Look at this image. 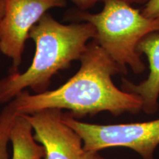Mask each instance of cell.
<instances>
[{
    "label": "cell",
    "instance_id": "6da1fadb",
    "mask_svg": "<svg viewBox=\"0 0 159 159\" xmlns=\"http://www.w3.org/2000/svg\"><path fill=\"white\" fill-rule=\"evenodd\" d=\"M75 75L56 89L30 94L23 91L11 102L19 114H32L45 109H66L73 116L108 111L114 116L142 111V99L115 85L112 77L122 74L118 65L97 43H89L80 59Z\"/></svg>",
    "mask_w": 159,
    "mask_h": 159
},
{
    "label": "cell",
    "instance_id": "7a4b0ae2",
    "mask_svg": "<svg viewBox=\"0 0 159 159\" xmlns=\"http://www.w3.org/2000/svg\"><path fill=\"white\" fill-rule=\"evenodd\" d=\"M95 34L90 23L63 25L46 13L30 33L35 51L29 68L22 73L11 71L0 79V104L11 102L27 88L35 93L45 91L54 75L80 61Z\"/></svg>",
    "mask_w": 159,
    "mask_h": 159
},
{
    "label": "cell",
    "instance_id": "3957f363",
    "mask_svg": "<svg viewBox=\"0 0 159 159\" xmlns=\"http://www.w3.org/2000/svg\"><path fill=\"white\" fill-rule=\"evenodd\" d=\"M98 13H77V18L94 26V41L126 74L129 67L141 74L146 66L137 50L139 43L146 35L159 33V20L145 17L142 11L124 0H103Z\"/></svg>",
    "mask_w": 159,
    "mask_h": 159
},
{
    "label": "cell",
    "instance_id": "277c9868",
    "mask_svg": "<svg viewBox=\"0 0 159 159\" xmlns=\"http://www.w3.org/2000/svg\"><path fill=\"white\" fill-rule=\"evenodd\" d=\"M62 119L79 134L84 149L91 153L110 148H125L135 151L142 159H154L159 145V119L114 125L83 122L71 114H63Z\"/></svg>",
    "mask_w": 159,
    "mask_h": 159
},
{
    "label": "cell",
    "instance_id": "5b68a950",
    "mask_svg": "<svg viewBox=\"0 0 159 159\" xmlns=\"http://www.w3.org/2000/svg\"><path fill=\"white\" fill-rule=\"evenodd\" d=\"M66 5V0H5L0 26V52L11 59L13 71H17L21 65L32 28L49 10Z\"/></svg>",
    "mask_w": 159,
    "mask_h": 159
},
{
    "label": "cell",
    "instance_id": "8992f818",
    "mask_svg": "<svg viewBox=\"0 0 159 159\" xmlns=\"http://www.w3.org/2000/svg\"><path fill=\"white\" fill-rule=\"evenodd\" d=\"M25 116L44 149L45 159H91L96 154L85 150L81 137L63 122L62 110L45 109Z\"/></svg>",
    "mask_w": 159,
    "mask_h": 159
},
{
    "label": "cell",
    "instance_id": "52a82bcc",
    "mask_svg": "<svg viewBox=\"0 0 159 159\" xmlns=\"http://www.w3.org/2000/svg\"><path fill=\"white\" fill-rule=\"evenodd\" d=\"M140 55L148 57V78L138 84L122 78V89L140 97L142 111L146 114H155L159 108V33H152L141 40L137 47Z\"/></svg>",
    "mask_w": 159,
    "mask_h": 159
},
{
    "label": "cell",
    "instance_id": "ba28073f",
    "mask_svg": "<svg viewBox=\"0 0 159 159\" xmlns=\"http://www.w3.org/2000/svg\"><path fill=\"white\" fill-rule=\"evenodd\" d=\"M13 145L12 159H43L45 151L33 136V129L25 115L19 114L11 133Z\"/></svg>",
    "mask_w": 159,
    "mask_h": 159
},
{
    "label": "cell",
    "instance_id": "9c48e42d",
    "mask_svg": "<svg viewBox=\"0 0 159 159\" xmlns=\"http://www.w3.org/2000/svg\"><path fill=\"white\" fill-rule=\"evenodd\" d=\"M19 114L11 102L7 103L0 114V159H9L7 144L10 142L12 128Z\"/></svg>",
    "mask_w": 159,
    "mask_h": 159
},
{
    "label": "cell",
    "instance_id": "30bf717a",
    "mask_svg": "<svg viewBox=\"0 0 159 159\" xmlns=\"http://www.w3.org/2000/svg\"><path fill=\"white\" fill-rule=\"evenodd\" d=\"M142 13L148 19L159 20V0H148L144 4Z\"/></svg>",
    "mask_w": 159,
    "mask_h": 159
},
{
    "label": "cell",
    "instance_id": "8fae6325",
    "mask_svg": "<svg viewBox=\"0 0 159 159\" xmlns=\"http://www.w3.org/2000/svg\"><path fill=\"white\" fill-rule=\"evenodd\" d=\"M69 1L74 3L79 9L85 10L93 7L97 2L103 0H69Z\"/></svg>",
    "mask_w": 159,
    "mask_h": 159
},
{
    "label": "cell",
    "instance_id": "7c38bea8",
    "mask_svg": "<svg viewBox=\"0 0 159 159\" xmlns=\"http://www.w3.org/2000/svg\"><path fill=\"white\" fill-rule=\"evenodd\" d=\"M5 13V0H0V26Z\"/></svg>",
    "mask_w": 159,
    "mask_h": 159
},
{
    "label": "cell",
    "instance_id": "4fadbf2b",
    "mask_svg": "<svg viewBox=\"0 0 159 159\" xmlns=\"http://www.w3.org/2000/svg\"><path fill=\"white\" fill-rule=\"evenodd\" d=\"M130 5H142L145 4L148 0H124Z\"/></svg>",
    "mask_w": 159,
    "mask_h": 159
},
{
    "label": "cell",
    "instance_id": "5bb4252c",
    "mask_svg": "<svg viewBox=\"0 0 159 159\" xmlns=\"http://www.w3.org/2000/svg\"><path fill=\"white\" fill-rule=\"evenodd\" d=\"M91 159H108V158H105V157L100 156V155H99L98 152H97V153L94 154V156H93V157L91 158Z\"/></svg>",
    "mask_w": 159,
    "mask_h": 159
},
{
    "label": "cell",
    "instance_id": "9a60e30c",
    "mask_svg": "<svg viewBox=\"0 0 159 159\" xmlns=\"http://www.w3.org/2000/svg\"><path fill=\"white\" fill-rule=\"evenodd\" d=\"M0 114H1V113H0Z\"/></svg>",
    "mask_w": 159,
    "mask_h": 159
}]
</instances>
